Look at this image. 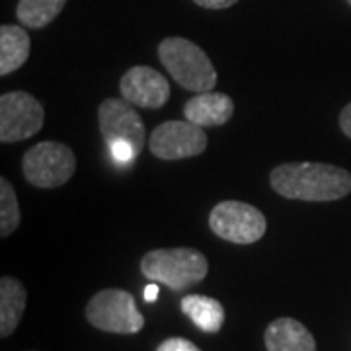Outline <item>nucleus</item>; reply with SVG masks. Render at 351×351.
<instances>
[{"mask_svg": "<svg viewBox=\"0 0 351 351\" xmlns=\"http://www.w3.org/2000/svg\"><path fill=\"white\" fill-rule=\"evenodd\" d=\"M269 184L277 195L297 201L343 199L351 193V174L346 168L324 162H285L269 174Z\"/></svg>", "mask_w": 351, "mask_h": 351, "instance_id": "1", "label": "nucleus"}, {"mask_svg": "<svg viewBox=\"0 0 351 351\" xmlns=\"http://www.w3.org/2000/svg\"><path fill=\"white\" fill-rule=\"evenodd\" d=\"M141 271L149 281L172 291H186L207 277L209 262L195 248H156L143 256Z\"/></svg>", "mask_w": 351, "mask_h": 351, "instance_id": "2", "label": "nucleus"}, {"mask_svg": "<svg viewBox=\"0 0 351 351\" xmlns=\"http://www.w3.org/2000/svg\"><path fill=\"white\" fill-rule=\"evenodd\" d=\"M158 59L174 82L189 92H209L219 80L209 55L186 38L162 39L158 45Z\"/></svg>", "mask_w": 351, "mask_h": 351, "instance_id": "3", "label": "nucleus"}, {"mask_svg": "<svg viewBox=\"0 0 351 351\" xmlns=\"http://www.w3.org/2000/svg\"><path fill=\"white\" fill-rule=\"evenodd\" d=\"M24 178L39 189H55L71 182L76 172V156L63 143L43 141L27 149L22 158Z\"/></svg>", "mask_w": 351, "mask_h": 351, "instance_id": "4", "label": "nucleus"}, {"mask_svg": "<svg viewBox=\"0 0 351 351\" xmlns=\"http://www.w3.org/2000/svg\"><path fill=\"white\" fill-rule=\"evenodd\" d=\"M86 320L108 334H137L145 326L135 297L123 289H104L86 304Z\"/></svg>", "mask_w": 351, "mask_h": 351, "instance_id": "5", "label": "nucleus"}, {"mask_svg": "<svg viewBox=\"0 0 351 351\" xmlns=\"http://www.w3.org/2000/svg\"><path fill=\"white\" fill-rule=\"evenodd\" d=\"M209 226L219 239L232 244H254L263 239L267 230L265 215L244 201H221L209 215Z\"/></svg>", "mask_w": 351, "mask_h": 351, "instance_id": "6", "label": "nucleus"}, {"mask_svg": "<svg viewBox=\"0 0 351 351\" xmlns=\"http://www.w3.org/2000/svg\"><path fill=\"white\" fill-rule=\"evenodd\" d=\"M45 121V110L38 98L16 90L0 96V143L12 145L38 135Z\"/></svg>", "mask_w": 351, "mask_h": 351, "instance_id": "7", "label": "nucleus"}, {"mask_svg": "<svg viewBox=\"0 0 351 351\" xmlns=\"http://www.w3.org/2000/svg\"><path fill=\"white\" fill-rule=\"evenodd\" d=\"M98 123L101 138L108 147L117 143L131 145L137 154L143 152L147 145V129L131 101L121 98H108L98 108Z\"/></svg>", "mask_w": 351, "mask_h": 351, "instance_id": "8", "label": "nucleus"}, {"mask_svg": "<svg viewBox=\"0 0 351 351\" xmlns=\"http://www.w3.org/2000/svg\"><path fill=\"white\" fill-rule=\"evenodd\" d=\"M149 149L160 160H184L199 156L207 149V135L203 127L191 121H164L149 137Z\"/></svg>", "mask_w": 351, "mask_h": 351, "instance_id": "9", "label": "nucleus"}, {"mask_svg": "<svg viewBox=\"0 0 351 351\" xmlns=\"http://www.w3.org/2000/svg\"><path fill=\"white\" fill-rule=\"evenodd\" d=\"M121 96L137 108L158 110L170 100V82L156 69L137 64L119 80Z\"/></svg>", "mask_w": 351, "mask_h": 351, "instance_id": "10", "label": "nucleus"}, {"mask_svg": "<svg viewBox=\"0 0 351 351\" xmlns=\"http://www.w3.org/2000/svg\"><path fill=\"white\" fill-rule=\"evenodd\" d=\"M234 115V101L221 92H199L184 104V117L203 127H221L230 121Z\"/></svg>", "mask_w": 351, "mask_h": 351, "instance_id": "11", "label": "nucleus"}, {"mask_svg": "<svg viewBox=\"0 0 351 351\" xmlns=\"http://www.w3.org/2000/svg\"><path fill=\"white\" fill-rule=\"evenodd\" d=\"M267 351H316L314 336L295 318H277L263 334Z\"/></svg>", "mask_w": 351, "mask_h": 351, "instance_id": "12", "label": "nucleus"}, {"mask_svg": "<svg viewBox=\"0 0 351 351\" xmlns=\"http://www.w3.org/2000/svg\"><path fill=\"white\" fill-rule=\"evenodd\" d=\"M27 293L16 277L0 279V336L8 338L16 332L25 311Z\"/></svg>", "mask_w": 351, "mask_h": 351, "instance_id": "13", "label": "nucleus"}, {"mask_svg": "<svg viewBox=\"0 0 351 351\" xmlns=\"http://www.w3.org/2000/svg\"><path fill=\"white\" fill-rule=\"evenodd\" d=\"M32 51V39L22 25L0 27V75L8 76L24 66Z\"/></svg>", "mask_w": 351, "mask_h": 351, "instance_id": "14", "label": "nucleus"}, {"mask_svg": "<svg viewBox=\"0 0 351 351\" xmlns=\"http://www.w3.org/2000/svg\"><path fill=\"white\" fill-rule=\"evenodd\" d=\"M180 308L205 334H217L225 324V308L213 297L186 295L180 301Z\"/></svg>", "mask_w": 351, "mask_h": 351, "instance_id": "15", "label": "nucleus"}, {"mask_svg": "<svg viewBox=\"0 0 351 351\" xmlns=\"http://www.w3.org/2000/svg\"><path fill=\"white\" fill-rule=\"evenodd\" d=\"M64 4L66 0H20L16 16L24 27L41 29L63 12Z\"/></svg>", "mask_w": 351, "mask_h": 351, "instance_id": "16", "label": "nucleus"}, {"mask_svg": "<svg viewBox=\"0 0 351 351\" xmlns=\"http://www.w3.org/2000/svg\"><path fill=\"white\" fill-rule=\"evenodd\" d=\"M20 223H22V211L14 186L6 178H0V237L8 239L20 226Z\"/></svg>", "mask_w": 351, "mask_h": 351, "instance_id": "17", "label": "nucleus"}, {"mask_svg": "<svg viewBox=\"0 0 351 351\" xmlns=\"http://www.w3.org/2000/svg\"><path fill=\"white\" fill-rule=\"evenodd\" d=\"M156 351H201L193 341L186 338H168L156 348Z\"/></svg>", "mask_w": 351, "mask_h": 351, "instance_id": "18", "label": "nucleus"}, {"mask_svg": "<svg viewBox=\"0 0 351 351\" xmlns=\"http://www.w3.org/2000/svg\"><path fill=\"white\" fill-rule=\"evenodd\" d=\"M193 2L201 8H207V10H225V8L234 6L239 0H193Z\"/></svg>", "mask_w": 351, "mask_h": 351, "instance_id": "19", "label": "nucleus"}, {"mask_svg": "<svg viewBox=\"0 0 351 351\" xmlns=\"http://www.w3.org/2000/svg\"><path fill=\"white\" fill-rule=\"evenodd\" d=\"M339 127H341L343 135L351 138V101L339 113Z\"/></svg>", "mask_w": 351, "mask_h": 351, "instance_id": "20", "label": "nucleus"}, {"mask_svg": "<svg viewBox=\"0 0 351 351\" xmlns=\"http://www.w3.org/2000/svg\"><path fill=\"white\" fill-rule=\"evenodd\" d=\"M158 293H160V289H158V283L156 281H151V285H147L145 287V293H143V297H145V301L147 302H154L158 299Z\"/></svg>", "mask_w": 351, "mask_h": 351, "instance_id": "21", "label": "nucleus"}, {"mask_svg": "<svg viewBox=\"0 0 351 351\" xmlns=\"http://www.w3.org/2000/svg\"><path fill=\"white\" fill-rule=\"evenodd\" d=\"M348 4H350V6H351V0H348Z\"/></svg>", "mask_w": 351, "mask_h": 351, "instance_id": "22", "label": "nucleus"}]
</instances>
